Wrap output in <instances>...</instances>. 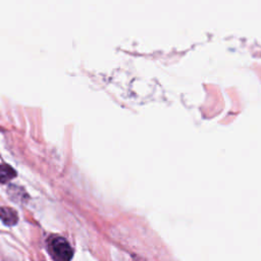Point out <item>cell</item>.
Instances as JSON below:
<instances>
[{"label": "cell", "mask_w": 261, "mask_h": 261, "mask_svg": "<svg viewBox=\"0 0 261 261\" xmlns=\"http://www.w3.org/2000/svg\"><path fill=\"white\" fill-rule=\"evenodd\" d=\"M15 170L8 164H0V182H6L15 177Z\"/></svg>", "instance_id": "obj_3"}, {"label": "cell", "mask_w": 261, "mask_h": 261, "mask_svg": "<svg viewBox=\"0 0 261 261\" xmlns=\"http://www.w3.org/2000/svg\"><path fill=\"white\" fill-rule=\"evenodd\" d=\"M47 248L54 261H70L73 256L69 243L59 236L50 237L47 242Z\"/></svg>", "instance_id": "obj_1"}, {"label": "cell", "mask_w": 261, "mask_h": 261, "mask_svg": "<svg viewBox=\"0 0 261 261\" xmlns=\"http://www.w3.org/2000/svg\"><path fill=\"white\" fill-rule=\"evenodd\" d=\"M0 219L6 225H14L18 220L17 213L14 209L9 207H1L0 208Z\"/></svg>", "instance_id": "obj_2"}]
</instances>
